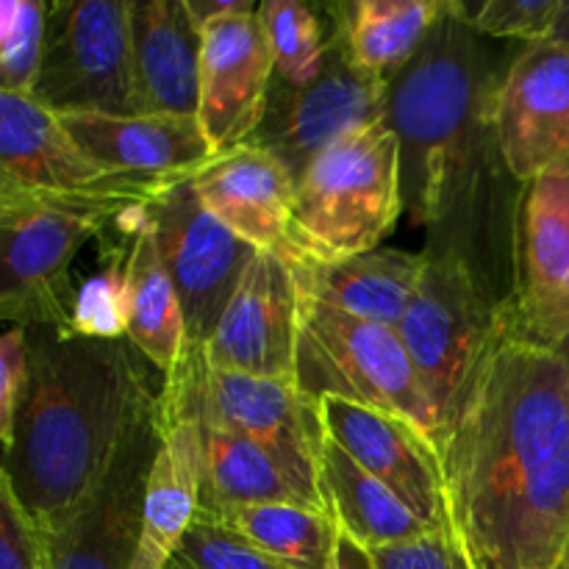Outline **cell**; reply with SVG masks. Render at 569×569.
Listing matches in <instances>:
<instances>
[{
	"mask_svg": "<svg viewBox=\"0 0 569 569\" xmlns=\"http://www.w3.org/2000/svg\"><path fill=\"white\" fill-rule=\"evenodd\" d=\"M450 522L483 569H556L569 548V370L509 337L439 442Z\"/></svg>",
	"mask_w": 569,
	"mask_h": 569,
	"instance_id": "obj_1",
	"label": "cell"
},
{
	"mask_svg": "<svg viewBox=\"0 0 569 569\" xmlns=\"http://www.w3.org/2000/svg\"><path fill=\"white\" fill-rule=\"evenodd\" d=\"M31 381L3 450L0 478L53 537L103 478L133 428L156 415L159 392L128 339H83L26 328Z\"/></svg>",
	"mask_w": 569,
	"mask_h": 569,
	"instance_id": "obj_2",
	"label": "cell"
},
{
	"mask_svg": "<svg viewBox=\"0 0 569 569\" xmlns=\"http://www.w3.org/2000/svg\"><path fill=\"white\" fill-rule=\"evenodd\" d=\"M500 78L481 33L448 11L420 53L389 83L387 122L400 148L403 211L433 231L431 248L470 261L472 217L489 170L506 167L492 126Z\"/></svg>",
	"mask_w": 569,
	"mask_h": 569,
	"instance_id": "obj_3",
	"label": "cell"
},
{
	"mask_svg": "<svg viewBox=\"0 0 569 569\" xmlns=\"http://www.w3.org/2000/svg\"><path fill=\"white\" fill-rule=\"evenodd\" d=\"M437 420V448L506 339V303L456 250L428 248L426 272L398 328Z\"/></svg>",
	"mask_w": 569,
	"mask_h": 569,
	"instance_id": "obj_4",
	"label": "cell"
},
{
	"mask_svg": "<svg viewBox=\"0 0 569 569\" xmlns=\"http://www.w3.org/2000/svg\"><path fill=\"white\" fill-rule=\"evenodd\" d=\"M156 420L161 426L194 422L253 439L287 467L317 509L328 511L320 489V453L326 439L320 409L295 383L222 370L206 359L200 345H189L176 370L161 383Z\"/></svg>",
	"mask_w": 569,
	"mask_h": 569,
	"instance_id": "obj_5",
	"label": "cell"
},
{
	"mask_svg": "<svg viewBox=\"0 0 569 569\" xmlns=\"http://www.w3.org/2000/svg\"><path fill=\"white\" fill-rule=\"evenodd\" d=\"M400 214V148L383 120L339 139L295 181V264H333L370 253Z\"/></svg>",
	"mask_w": 569,
	"mask_h": 569,
	"instance_id": "obj_6",
	"label": "cell"
},
{
	"mask_svg": "<svg viewBox=\"0 0 569 569\" xmlns=\"http://www.w3.org/2000/svg\"><path fill=\"white\" fill-rule=\"evenodd\" d=\"M139 206L144 200L70 198L0 183V317L20 328L67 331L78 295L72 283L78 250Z\"/></svg>",
	"mask_w": 569,
	"mask_h": 569,
	"instance_id": "obj_7",
	"label": "cell"
},
{
	"mask_svg": "<svg viewBox=\"0 0 569 569\" xmlns=\"http://www.w3.org/2000/svg\"><path fill=\"white\" fill-rule=\"evenodd\" d=\"M295 387L317 403L342 398L420 426L437 442V420L395 328L359 320L300 295Z\"/></svg>",
	"mask_w": 569,
	"mask_h": 569,
	"instance_id": "obj_8",
	"label": "cell"
},
{
	"mask_svg": "<svg viewBox=\"0 0 569 569\" xmlns=\"http://www.w3.org/2000/svg\"><path fill=\"white\" fill-rule=\"evenodd\" d=\"M31 98L56 114H144L133 61L131 3H50L44 59Z\"/></svg>",
	"mask_w": 569,
	"mask_h": 569,
	"instance_id": "obj_9",
	"label": "cell"
},
{
	"mask_svg": "<svg viewBox=\"0 0 569 569\" xmlns=\"http://www.w3.org/2000/svg\"><path fill=\"white\" fill-rule=\"evenodd\" d=\"M506 331L559 350L569 337V164L522 187L511 239Z\"/></svg>",
	"mask_w": 569,
	"mask_h": 569,
	"instance_id": "obj_10",
	"label": "cell"
},
{
	"mask_svg": "<svg viewBox=\"0 0 569 569\" xmlns=\"http://www.w3.org/2000/svg\"><path fill=\"white\" fill-rule=\"evenodd\" d=\"M139 217L153 233L181 295L189 345H203L259 250L206 211L192 178L156 194L139 209Z\"/></svg>",
	"mask_w": 569,
	"mask_h": 569,
	"instance_id": "obj_11",
	"label": "cell"
},
{
	"mask_svg": "<svg viewBox=\"0 0 569 569\" xmlns=\"http://www.w3.org/2000/svg\"><path fill=\"white\" fill-rule=\"evenodd\" d=\"M387 94L389 83L350 64L331 39L315 81L306 87L272 81L264 120L244 144L276 156L292 181H298L306 167L339 139L387 120Z\"/></svg>",
	"mask_w": 569,
	"mask_h": 569,
	"instance_id": "obj_12",
	"label": "cell"
},
{
	"mask_svg": "<svg viewBox=\"0 0 569 569\" xmlns=\"http://www.w3.org/2000/svg\"><path fill=\"white\" fill-rule=\"evenodd\" d=\"M492 126L500 156L520 187L569 164V50L553 39L531 42L503 72Z\"/></svg>",
	"mask_w": 569,
	"mask_h": 569,
	"instance_id": "obj_13",
	"label": "cell"
},
{
	"mask_svg": "<svg viewBox=\"0 0 569 569\" xmlns=\"http://www.w3.org/2000/svg\"><path fill=\"white\" fill-rule=\"evenodd\" d=\"M0 183L22 192L144 203L167 189L100 167L83 153L56 111L14 92H0Z\"/></svg>",
	"mask_w": 569,
	"mask_h": 569,
	"instance_id": "obj_14",
	"label": "cell"
},
{
	"mask_svg": "<svg viewBox=\"0 0 569 569\" xmlns=\"http://www.w3.org/2000/svg\"><path fill=\"white\" fill-rule=\"evenodd\" d=\"M161 445L156 415L139 422L92 492L53 533L56 569H133L148 472Z\"/></svg>",
	"mask_w": 569,
	"mask_h": 569,
	"instance_id": "obj_15",
	"label": "cell"
},
{
	"mask_svg": "<svg viewBox=\"0 0 569 569\" xmlns=\"http://www.w3.org/2000/svg\"><path fill=\"white\" fill-rule=\"evenodd\" d=\"M298 281L292 267L272 253H256L228 300L206 359L222 370L295 383L298 370Z\"/></svg>",
	"mask_w": 569,
	"mask_h": 569,
	"instance_id": "obj_16",
	"label": "cell"
},
{
	"mask_svg": "<svg viewBox=\"0 0 569 569\" xmlns=\"http://www.w3.org/2000/svg\"><path fill=\"white\" fill-rule=\"evenodd\" d=\"M322 431L342 445L370 476L387 483L422 522H450L439 448L420 426L342 398H320Z\"/></svg>",
	"mask_w": 569,
	"mask_h": 569,
	"instance_id": "obj_17",
	"label": "cell"
},
{
	"mask_svg": "<svg viewBox=\"0 0 569 569\" xmlns=\"http://www.w3.org/2000/svg\"><path fill=\"white\" fill-rule=\"evenodd\" d=\"M276 61L259 11L226 17L203 31L198 120L217 153L250 142L267 114Z\"/></svg>",
	"mask_w": 569,
	"mask_h": 569,
	"instance_id": "obj_18",
	"label": "cell"
},
{
	"mask_svg": "<svg viewBox=\"0 0 569 569\" xmlns=\"http://www.w3.org/2000/svg\"><path fill=\"white\" fill-rule=\"evenodd\" d=\"M59 120L100 167L156 187L187 181L217 156L198 117L64 111Z\"/></svg>",
	"mask_w": 569,
	"mask_h": 569,
	"instance_id": "obj_19",
	"label": "cell"
},
{
	"mask_svg": "<svg viewBox=\"0 0 569 569\" xmlns=\"http://www.w3.org/2000/svg\"><path fill=\"white\" fill-rule=\"evenodd\" d=\"M200 203L217 222L261 253L298 261L292 242L295 181L281 161L256 144L217 153L192 176Z\"/></svg>",
	"mask_w": 569,
	"mask_h": 569,
	"instance_id": "obj_20",
	"label": "cell"
},
{
	"mask_svg": "<svg viewBox=\"0 0 569 569\" xmlns=\"http://www.w3.org/2000/svg\"><path fill=\"white\" fill-rule=\"evenodd\" d=\"M292 272L306 298L398 331L426 272V250L376 248L333 264L303 261Z\"/></svg>",
	"mask_w": 569,
	"mask_h": 569,
	"instance_id": "obj_21",
	"label": "cell"
},
{
	"mask_svg": "<svg viewBox=\"0 0 569 569\" xmlns=\"http://www.w3.org/2000/svg\"><path fill=\"white\" fill-rule=\"evenodd\" d=\"M131 42L144 114L198 117L203 33L183 0L131 3Z\"/></svg>",
	"mask_w": 569,
	"mask_h": 569,
	"instance_id": "obj_22",
	"label": "cell"
},
{
	"mask_svg": "<svg viewBox=\"0 0 569 569\" xmlns=\"http://www.w3.org/2000/svg\"><path fill=\"white\" fill-rule=\"evenodd\" d=\"M159 428L161 445L144 487L142 533L133 569H170L200 515L203 431L194 422H159Z\"/></svg>",
	"mask_w": 569,
	"mask_h": 569,
	"instance_id": "obj_23",
	"label": "cell"
},
{
	"mask_svg": "<svg viewBox=\"0 0 569 569\" xmlns=\"http://www.w3.org/2000/svg\"><path fill=\"white\" fill-rule=\"evenodd\" d=\"M320 489L339 533L367 553L415 542L437 531L328 433L320 453Z\"/></svg>",
	"mask_w": 569,
	"mask_h": 569,
	"instance_id": "obj_24",
	"label": "cell"
},
{
	"mask_svg": "<svg viewBox=\"0 0 569 569\" xmlns=\"http://www.w3.org/2000/svg\"><path fill=\"white\" fill-rule=\"evenodd\" d=\"M448 0H348L337 3V33L350 64L378 81L392 83L428 42Z\"/></svg>",
	"mask_w": 569,
	"mask_h": 569,
	"instance_id": "obj_25",
	"label": "cell"
},
{
	"mask_svg": "<svg viewBox=\"0 0 569 569\" xmlns=\"http://www.w3.org/2000/svg\"><path fill=\"white\" fill-rule=\"evenodd\" d=\"M128 342L150 367L170 376L189 348L187 315L153 233L133 211V242L126 259Z\"/></svg>",
	"mask_w": 569,
	"mask_h": 569,
	"instance_id": "obj_26",
	"label": "cell"
},
{
	"mask_svg": "<svg viewBox=\"0 0 569 569\" xmlns=\"http://www.w3.org/2000/svg\"><path fill=\"white\" fill-rule=\"evenodd\" d=\"M200 428V426H198ZM203 431V492L200 511H226L233 506L306 503V498L287 467L259 442L220 428ZM317 509V506H315Z\"/></svg>",
	"mask_w": 569,
	"mask_h": 569,
	"instance_id": "obj_27",
	"label": "cell"
},
{
	"mask_svg": "<svg viewBox=\"0 0 569 569\" xmlns=\"http://www.w3.org/2000/svg\"><path fill=\"white\" fill-rule=\"evenodd\" d=\"M200 515L211 517L289 569H326L339 537L333 517L306 503L233 506L214 515Z\"/></svg>",
	"mask_w": 569,
	"mask_h": 569,
	"instance_id": "obj_28",
	"label": "cell"
},
{
	"mask_svg": "<svg viewBox=\"0 0 569 569\" xmlns=\"http://www.w3.org/2000/svg\"><path fill=\"white\" fill-rule=\"evenodd\" d=\"M259 20L276 61L278 81L289 87L315 81L328 53L320 17L298 0H264L259 3Z\"/></svg>",
	"mask_w": 569,
	"mask_h": 569,
	"instance_id": "obj_29",
	"label": "cell"
},
{
	"mask_svg": "<svg viewBox=\"0 0 569 569\" xmlns=\"http://www.w3.org/2000/svg\"><path fill=\"white\" fill-rule=\"evenodd\" d=\"M48 17L50 6L39 0L0 3V92L33 94L48 42Z\"/></svg>",
	"mask_w": 569,
	"mask_h": 569,
	"instance_id": "obj_30",
	"label": "cell"
},
{
	"mask_svg": "<svg viewBox=\"0 0 569 569\" xmlns=\"http://www.w3.org/2000/svg\"><path fill=\"white\" fill-rule=\"evenodd\" d=\"M64 333L106 342L128 337V289L122 261H111L106 270L78 287Z\"/></svg>",
	"mask_w": 569,
	"mask_h": 569,
	"instance_id": "obj_31",
	"label": "cell"
},
{
	"mask_svg": "<svg viewBox=\"0 0 569 569\" xmlns=\"http://www.w3.org/2000/svg\"><path fill=\"white\" fill-rule=\"evenodd\" d=\"M565 0H483L478 6L456 3L453 11L481 37L522 39L526 44L550 39Z\"/></svg>",
	"mask_w": 569,
	"mask_h": 569,
	"instance_id": "obj_32",
	"label": "cell"
},
{
	"mask_svg": "<svg viewBox=\"0 0 569 569\" xmlns=\"http://www.w3.org/2000/svg\"><path fill=\"white\" fill-rule=\"evenodd\" d=\"M170 569H289L211 517L198 515Z\"/></svg>",
	"mask_w": 569,
	"mask_h": 569,
	"instance_id": "obj_33",
	"label": "cell"
},
{
	"mask_svg": "<svg viewBox=\"0 0 569 569\" xmlns=\"http://www.w3.org/2000/svg\"><path fill=\"white\" fill-rule=\"evenodd\" d=\"M0 569H56L53 537L22 509L6 478H0Z\"/></svg>",
	"mask_w": 569,
	"mask_h": 569,
	"instance_id": "obj_34",
	"label": "cell"
},
{
	"mask_svg": "<svg viewBox=\"0 0 569 569\" xmlns=\"http://www.w3.org/2000/svg\"><path fill=\"white\" fill-rule=\"evenodd\" d=\"M372 569H483L453 522L406 545L372 550Z\"/></svg>",
	"mask_w": 569,
	"mask_h": 569,
	"instance_id": "obj_35",
	"label": "cell"
},
{
	"mask_svg": "<svg viewBox=\"0 0 569 569\" xmlns=\"http://www.w3.org/2000/svg\"><path fill=\"white\" fill-rule=\"evenodd\" d=\"M31 381V345L28 331L11 326L0 342V445L3 450L14 442V422Z\"/></svg>",
	"mask_w": 569,
	"mask_h": 569,
	"instance_id": "obj_36",
	"label": "cell"
},
{
	"mask_svg": "<svg viewBox=\"0 0 569 569\" xmlns=\"http://www.w3.org/2000/svg\"><path fill=\"white\" fill-rule=\"evenodd\" d=\"M187 6L189 20L194 22L200 33L211 26V22H220L226 17L248 14V11H259V3H250V0H183Z\"/></svg>",
	"mask_w": 569,
	"mask_h": 569,
	"instance_id": "obj_37",
	"label": "cell"
},
{
	"mask_svg": "<svg viewBox=\"0 0 569 569\" xmlns=\"http://www.w3.org/2000/svg\"><path fill=\"white\" fill-rule=\"evenodd\" d=\"M326 569H372V561L367 550H361L359 545H353L348 537L339 533Z\"/></svg>",
	"mask_w": 569,
	"mask_h": 569,
	"instance_id": "obj_38",
	"label": "cell"
},
{
	"mask_svg": "<svg viewBox=\"0 0 569 569\" xmlns=\"http://www.w3.org/2000/svg\"><path fill=\"white\" fill-rule=\"evenodd\" d=\"M550 39H553V42H559L561 48L569 50V0L561 3V11H559V17H556V26H553V31H550Z\"/></svg>",
	"mask_w": 569,
	"mask_h": 569,
	"instance_id": "obj_39",
	"label": "cell"
},
{
	"mask_svg": "<svg viewBox=\"0 0 569 569\" xmlns=\"http://www.w3.org/2000/svg\"><path fill=\"white\" fill-rule=\"evenodd\" d=\"M561 356H565V361H567V370H569V337L565 339V345H561Z\"/></svg>",
	"mask_w": 569,
	"mask_h": 569,
	"instance_id": "obj_40",
	"label": "cell"
},
{
	"mask_svg": "<svg viewBox=\"0 0 569 569\" xmlns=\"http://www.w3.org/2000/svg\"><path fill=\"white\" fill-rule=\"evenodd\" d=\"M565 565L569 567V548H567V556H565Z\"/></svg>",
	"mask_w": 569,
	"mask_h": 569,
	"instance_id": "obj_41",
	"label": "cell"
},
{
	"mask_svg": "<svg viewBox=\"0 0 569 569\" xmlns=\"http://www.w3.org/2000/svg\"><path fill=\"white\" fill-rule=\"evenodd\" d=\"M556 569H569V567H567V565H561V567H556Z\"/></svg>",
	"mask_w": 569,
	"mask_h": 569,
	"instance_id": "obj_42",
	"label": "cell"
}]
</instances>
